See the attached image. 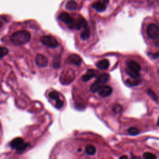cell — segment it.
Instances as JSON below:
<instances>
[{
  "mask_svg": "<svg viewBox=\"0 0 159 159\" xmlns=\"http://www.w3.org/2000/svg\"><path fill=\"white\" fill-rule=\"evenodd\" d=\"M8 49L4 47H0V60L8 53Z\"/></svg>",
  "mask_w": 159,
  "mask_h": 159,
  "instance_id": "23",
  "label": "cell"
},
{
  "mask_svg": "<svg viewBox=\"0 0 159 159\" xmlns=\"http://www.w3.org/2000/svg\"><path fill=\"white\" fill-rule=\"evenodd\" d=\"M96 148L92 145H88L85 148V152L88 155H93L96 153Z\"/></svg>",
  "mask_w": 159,
  "mask_h": 159,
  "instance_id": "18",
  "label": "cell"
},
{
  "mask_svg": "<svg viewBox=\"0 0 159 159\" xmlns=\"http://www.w3.org/2000/svg\"><path fill=\"white\" fill-rule=\"evenodd\" d=\"M126 73L132 78V79H138L140 77V73L138 71L132 70L129 68L126 69Z\"/></svg>",
  "mask_w": 159,
  "mask_h": 159,
  "instance_id": "17",
  "label": "cell"
},
{
  "mask_svg": "<svg viewBox=\"0 0 159 159\" xmlns=\"http://www.w3.org/2000/svg\"><path fill=\"white\" fill-rule=\"evenodd\" d=\"M58 19L61 21H62L64 23L68 24V27H70L74 22V19L72 18V17L68 13L65 12H61L59 15Z\"/></svg>",
  "mask_w": 159,
  "mask_h": 159,
  "instance_id": "7",
  "label": "cell"
},
{
  "mask_svg": "<svg viewBox=\"0 0 159 159\" xmlns=\"http://www.w3.org/2000/svg\"><path fill=\"white\" fill-rule=\"evenodd\" d=\"M96 75V71L93 69H89L86 73L83 75L81 80L83 81H88L91 80L92 78L94 77Z\"/></svg>",
  "mask_w": 159,
  "mask_h": 159,
  "instance_id": "11",
  "label": "cell"
},
{
  "mask_svg": "<svg viewBox=\"0 0 159 159\" xmlns=\"http://www.w3.org/2000/svg\"><path fill=\"white\" fill-rule=\"evenodd\" d=\"M109 80V75L106 73H104L101 75L95 82L91 86L90 89L92 92L95 93L98 91V90L102 86H103Z\"/></svg>",
  "mask_w": 159,
  "mask_h": 159,
  "instance_id": "2",
  "label": "cell"
},
{
  "mask_svg": "<svg viewBox=\"0 0 159 159\" xmlns=\"http://www.w3.org/2000/svg\"><path fill=\"white\" fill-rule=\"evenodd\" d=\"M121 109H122V107H121L120 106H119V105H116V106H114L113 110H114V111L115 112H118L120 111Z\"/></svg>",
  "mask_w": 159,
  "mask_h": 159,
  "instance_id": "26",
  "label": "cell"
},
{
  "mask_svg": "<svg viewBox=\"0 0 159 159\" xmlns=\"http://www.w3.org/2000/svg\"><path fill=\"white\" fill-rule=\"evenodd\" d=\"M157 125H159V117H158V120H157Z\"/></svg>",
  "mask_w": 159,
  "mask_h": 159,
  "instance_id": "33",
  "label": "cell"
},
{
  "mask_svg": "<svg viewBox=\"0 0 159 159\" xmlns=\"http://www.w3.org/2000/svg\"><path fill=\"white\" fill-rule=\"evenodd\" d=\"M130 159H141L139 157H137V156H134V155H132L130 158Z\"/></svg>",
  "mask_w": 159,
  "mask_h": 159,
  "instance_id": "28",
  "label": "cell"
},
{
  "mask_svg": "<svg viewBox=\"0 0 159 159\" xmlns=\"http://www.w3.org/2000/svg\"><path fill=\"white\" fill-rule=\"evenodd\" d=\"M127 66L128 68L135 71L139 72L140 70V66L139 65V63H137L136 61L134 60L129 61L127 62Z\"/></svg>",
  "mask_w": 159,
  "mask_h": 159,
  "instance_id": "14",
  "label": "cell"
},
{
  "mask_svg": "<svg viewBox=\"0 0 159 159\" xmlns=\"http://www.w3.org/2000/svg\"><path fill=\"white\" fill-rule=\"evenodd\" d=\"M152 58H159V52L155 53H152Z\"/></svg>",
  "mask_w": 159,
  "mask_h": 159,
  "instance_id": "27",
  "label": "cell"
},
{
  "mask_svg": "<svg viewBox=\"0 0 159 159\" xmlns=\"http://www.w3.org/2000/svg\"><path fill=\"white\" fill-rule=\"evenodd\" d=\"M29 145V143L25 142L24 139L20 137H17L13 139L11 142V147L19 152L24 151Z\"/></svg>",
  "mask_w": 159,
  "mask_h": 159,
  "instance_id": "3",
  "label": "cell"
},
{
  "mask_svg": "<svg viewBox=\"0 0 159 159\" xmlns=\"http://www.w3.org/2000/svg\"><path fill=\"white\" fill-rule=\"evenodd\" d=\"M64 105V102L60 99H58L57 100H56V102H55V107L57 108V109H60Z\"/></svg>",
  "mask_w": 159,
  "mask_h": 159,
  "instance_id": "25",
  "label": "cell"
},
{
  "mask_svg": "<svg viewBox=\"0 0 159 159\" xmlns=\"http://www.w3.org/2000/svg\"><path fill=\"white\" fill-rule=\"evenodd\" d=\"M78 7V4L74 0H70L68 1L65 6V7L66 9L69 11H75L76 9Z\"/></svg>",
  "mask_w": 159,
  "mask_h": 159,
  "instance_id": "16",
  "label": "cell"
},
{
  "mask_svg": "<svg viewBox=\"0 0 159 159\" xmlns=\"http://www.w3.org/2000/svg\"><path fill=\"white\" fill-rule=\"evenodd\" d=\"M128 133L130 134V135H137L139 133V130L137 128V127H130L128 130H127Z\"/></svg>",
  "mask_w": 159,
  "mask_h": 159,
  "instance_id": "21",
  "label": "cell"
},
{
  "mask_svg": "<svg viewBox=\"0 0 159 159\" xmlns=\"http://www.w3.org/2000/svg\"><path fill=\"white\" fill-rule=\"evenodd\" d=\"M36 64L40 67H45L48 64V60L45 56L42 54H38L35 58Z\"/></svg>",
  "mask_w": 159,
  "mask_h": 159,
  "instance_id": "8",
  "label": "cell"
},
{
  "mask_svg": "<svg viewBox=\"0 0 159 159\" xmlns=\"http://www.w3.org/2000/svg\"><path fill=\"white\" fill-rule=\"evenodd\" d=\"M143 158L144 159H157L156 155L150 152H145L143 154Z\"/></svg>",
  "mask_w": 159,
  "mask_h": 159,
  "instance_id": "19",
  "label": "cell"
},
{
  "mask_svg": "<svg viewBox=\"0 0 159 159\" xmlns=\"http://www.w3.org/2000/svg\"><path fill=\"white\" fill-rule=\"evenodd\" d=\"M92 7L95 9L98 12H102L104 11L106 8V4H104L103 2L102 1H98L96 2H94L92 4Z\"/></svg>",
  "mask_w": 159,
  "mask_h": 159,
  "instance_id": "12",
  "label": "cell"
},
{
  "mask_svg": "<svg viewBox=\"0 0 159 159\" xmlns=\"http://www.w3.org/2000/svg\"><path fill=\"white\" fill-rule=\"evenodd\" d=\"M148 36L153 40H157L159 38V27L155 24H150L147 30Z\"/></svg>",
  "mask_w": 159,
  "mask_h": 159,
  "instance_id": "6",
  "label": "cell"
},
{
  "mask_svg": "<svg viewBox=\"0 0 159 159\" xmlns=\"http://www.w3.org/2000/svg\"><path fill=\"white\" fill-rule=\"evenodd\" d=\"M40 41L43 45L50 48H55L59 45L57 40L52 35H43L41 37Z\"/></svg>",
  "mask_w": 159,
  "mask_h": 159,
  "instance_id": "4",
  "label": "cell"
},
{
  "mask_svg": "<svg viewBox=\"0 0 159 159\" xmlns=\"http://www.w3.org/2000/svg\"><path fill=\"white\" fill-rule=\"evenodd\" d=\"M66 63L69 64L80 65L81 63V58L79 55L76 54H71L67 58Z\"/></svg>",
  "mask_w": 159,
  "mask_h": 159,
  "instance_id": "10",
  "label": "cell"
},
{
  "mask_svg": "<svg viewBox=\"0 0 159 159\" xmlns=\"http://www.w3.org/2000/svg\"><path fill=\"white\" fill-rule=\"evenodd\" d=\"M98 94L100 96L105 98L109 96L112 92V88L109 86H103L98 90Z\"/></svg>",
  "mask_w": 159,
  "mask_h": 159,
  "instance_id": "9",
  "label": "cell"
},
{
  "mask_svg": "<svg viewBox=\"0 0 159 159\" xmlns=\"http://www.w3.org/2000/svg\"><path fill=\"white\" fill-rule=\"evenodd\" d=\"M96 66L101 70H107L109 66V61L107 59H103L96 63Z\"/></svg>",
  "mask_w": 159,
  "mask_h": 159,
  "instance_id": "13",
  "label": "cell"
},
{
  "mask_svg": "<svg viewBox=\"0 0 159 159\" xmlns=\"http://www.w3.org/2000/svg\"><path fill=\"white\" fill-rule=\"evenodd\" d=\"M30 39V34L27 30H19L13 33L10 37L11 42L14 45H20L27 43Z\"/></svg>",
  "mask_w": 159,
  "mask_h": 159,
  "instance_id": "1",
  "label": "cell"
},
{
  "mask_svg": "<svg viewBox=\"0 0 159 159\" xmlns=\"http://www.w3.org/2000/svg\"><path fill=\"white\" fill-rule=\"evenodd\" d=\"M147 92V94L152 98V99H153L154 101L158 100V96L153 90H152L150 89H148Z\"/></svg>",
  "mask_w": 159,
  "mask_h": 159,
  "instance_id": "22",
  "label": "cell"
},
{
  "mask_svg": "<svg viewBox=\"0 0 159 159\" xmlns=\"http://www.w3.org/2000/svg\"><path fill=\"white\" fill-rule=\"evenodd\" d=\"M155 45H156L157 47H159V41H158V42H155Z\"/></svg>",
  "mask_w": 159,
  "mask_h": 159,
  "instance_id": "31",
  "label": "cell"
},
{
  "mask_svg": "<svg viewBox=\"0 0 159 159\" xmlns=\"http://www.w3.org/2000/svg\"><path fill=\"white\" fill-rule=\"evenodd\" d=\"M75 78V73L72 70H66L63 71L60 76V80L63 84L70 83Z\"/></svg>",
  "mask_w": 159,
  "mask_h": 159,
  "instance_id": "5",
  "label": "cell"
},
{
  "mask_svg": "<svg viewBox=\"0 0 159 159\" xmlns=\"http://www.w3.org/2000/svg\"><path fill=\"white\" fill-rule=\"evenodd\" d=\"M48 97L53 100H57L58 99H59V94L57 91H53L52 92H50L48 94Z\"/></svg>",
  "mask_w": 159,
  "mask_h": 159,
  "instance_id": "20",
  "label": "cell"
},
{
  "mask_svg": "<svg viewBox=\"0 0 159 159\" xmlns=\"http://www.w3.org/2000/svg\"><path fill=\"white\" fill-rule=\"evenodd\" d=\"M90 36V30L88 25H86L84 27H83V30L81 33V38L83 40H87L89 39Z\"/></svg>",
  "mask_w": 159,
  "mask_h": 159,
  "instance_id": "15",
  "label": "cell"
},
{
  "mask_svg": "<svg viewBox=\"0 0 159 159\" xmlns=\"http://www.w3.org/2000/svg\"><path fill=\"white\" fill-rule=\"evenodd\" d=\"M119 159H128V157L126 155H122L120 157Z\"/></svg>",
  "mask_w": 159,
  "mask_h": 159,
  "instance_id": "29",
  "label": "cell"
},
{
  "mask_svg": "<svg viewBox=\"0 0 159 159\" xmlns=\"http://www.w3.org/2000/svg\"><path fill=\"white\" fill-rule=\"evenodd\" d=\"M2 21L0 20V28L2 27Z\"/></svg>",
  "mask_w": 159,
  "mask_h": 159,
  "instance_id": "32",
  "label": "cell"
},
{
  "mask_svg": "<svg viewBox=\"0 0 159 159\" xmlns=\"http://www.w3.org/2000/svg\"><path fill=\"white\" fill-rule=\"evenodd\" d=\"M102 2L104 3V4H107L109 2V0H102Z\"/></svg>",
  "mask_w": 159,
  "mask_h": 159,
  "instance_id": "30",
  "label": "cell"
},
{
  "mask_svg": "<svg viewBox=\"0 0 159 159\" xmlns=\"http://www.w3.org/2000/svg\"><path fill=\"white\" fill-rule=\"evenodd\" d=\"M140 80H138L137 79L134 80H127L126 81V84H127L129 86H135L138 84L140 82Z\"/></svg>",
  "mask_w": 159,
  "mask_h": 159,
  "instance_id": "24",
  "label": "cell"
}]
</instances>
